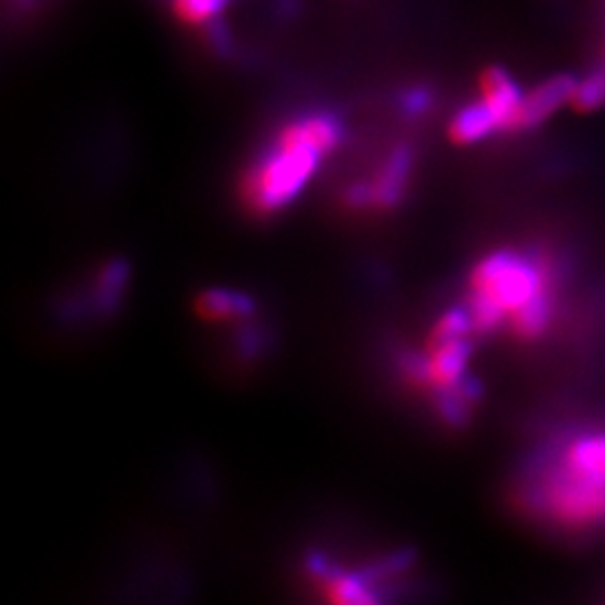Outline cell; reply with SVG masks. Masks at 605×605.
Here are the masks:
<instances>
[{"instance_id": "obj_1", "label": "cell", "mask_w": 605, "mask_h": 605, "mask_svg": "<svg viewBox=\"0 0 605 605\" xmlns=\"http://www.w3.org/2000/svg\"><path fill=\"white\" fill-rule=\"evenodd\" d=\"M341 142L343 124L330 110H308L287 119L270 146L242 173L238 185L242 207L261 218L287 209L310 187Z\"/></svg>"}, {"instance_id": "obj_2", "label": "cell", "mask_w": 605, "mask_h": 605, "mask_svg": "<svg viewBox=\"0 0 605 605\" xmlns=\"http://www.w3.org/2000/svg\"><path fill=\"white\" fill-rule=\"evenodd\" d=\"M540 294H548V270L538 261L512 252H496L471 274L466 310L473 330L492 332Z\"/></svg>"}, {"instance_id": "obj_3", "label": "cell", "mask_w": 605, "mask_h": 605, "mask_svg": "<svg viewBox=\"0 0 605 605\" xmlns=\"http://www.w3.org/2000/svg\"><path fill=\"white\" fill-rule=\"evenodd\" d=\"M413 175V151L397 144L377 166L373 177L352 182L343 191V207L350 211H391L402 202Z\"/></svg>"}, {"instance_id": "obj_4", "label": "cell", "mask_w": 605, "mask_h": 605, "mask_svg": "<svg viewBox=\"0 0 605 605\" xmlns=\"http://www.w3.org/2000/svg\"><path fill=\"white\" fill-rule=\"evenodd\" d=\"M542 501L554 518L565 525H592L605 516V484L563 469L548 482Z\"/></svg>"}, {"instance_id": "obj_5", "label": "cell", "mask_w": 605, "mask_h": 605, "mask_svg": "<svg viewBox=\"0 0 605 605\" xmlns=\"http://www.w3.org/2000/svg\"><path fill=\"white\" fill-rule=\"evenodd\" d=\"M308 574L312 583L326 594V598L334 603L366 605L382 598L375 590V581L369 574L343 570L326 557H312L308 561Z\"/></svg>"}, {"instance_id": "obj_6", "label": "cell", "mask_w": 605, "mask_h": 605, "mask_svg": "<svg viewBox=\"0 0 605 605\" xmlns=\"http://www.w3.org/2000/svg\"><path fill=\"white\" fill-rule=\"evenodd\" d=\"M576 84L579 79H574L572 75H554L550 79H544L542 84H538L534 90L525 92L512 119L509 131L534 129L542 124L548 117H552L561 106L572 103Z\"/></svg>"}, {"instance_id": "obj_7", "label": "cell", "mask_w": 605, "mask_h": 605, "mask_svg": "<svg viewBox=\"0 0 605 605\" xmlns=\"http://www.w3.org/2000/svg\"><path fill=\"white\" fill-rule=\"evenodd\" d=\"M477 90H480V97L484 103H487L496 117L501 119L503 129L509 131V124L512 119L525 97L522 88L518 86V81L501 66H492V68H484L480 79H477Z\"/></svg>"}, {"instance_id": "obj_8", "label": "cell", "mask_w": 605, "mask_h": 605, "mask_svg": "<svg viewBox=\"0 0 605 605\" xmlns=\"http://www.w3.org/2000/svg\"><path fill=\"white\" fill-rule=\"evenodd\" d=\"M198 317L213 323H231L250 319L256 310L252 296L229 287L205 289L196 300Z\"/></svg>"}, {"instance_id": "obj_9", "label": "cell", "mask_w": 605, "mask_h": 605, "mask_svg": "<svg viewBox=\"0 0 605 605\" xmlns=\"http://www.w3.org/2000/svg\"><path fill=\"white\" fill-rule=\"evenodd\" d=\"M503 129L496 112L482 99L462 106L449 121V138L455 144H477Z\"/></svg>"}, {"instance_id": "obj_10", "label": "cell", "mask_w": 605, "mask_h": 605, "mask_svg": "<svg viewBox=\"0 0 605 605\" xmlns=\"http://www.w3.org/2000/svg\"><path fill=\"white\" fill-rule=\"evenodd\" d=\"M565 469L605 484V433L585 436L572 442L565 451Z\"/></svg>"}, {"instance_id": "obj_11", "label": "cell", "mask_w": 605, "mask_h": 605, "mask_svg": "<svg viewBox=\"0 0 605 605\" xmlns=\"http://www.w3.org/2000/svg\"><path fill=\"white\" fill-rule=\"evenodd\" d=\"M227 6L229 0H170V14L187 28H209Z\"/></svg>"}, {"instance_id": "obj_12", "label": "cell", "mask_w": 605, "mask_h": 605, "mask_svg": "<svg viewBox=\"0 0 605 605\" xmlns=\"http://www.w3.org/2000/svg\"><path fill=\"white\" fill-rule=\"evenodd\" d=\"M509 328L516 337L522 339H531L538 337L544 328L550 323V300L548 294H540L534 300H529L527 306H522L520 310H516L509 317Z\"/></svg>"}, {"instance_id": "obj_13", "label": "cell", "mask_w": 605, "mask_h": 605, "mask_svg": "<svg viewBox=\"0 0 605 605\" xmlns=\"http://www.w3.org/2000/svg\"><path fill=\"white\" fill-rule=\"evenodd\" d=\"M572 106L581 112H592L605 106V61L590 75L579 79L572 97Z\"/></svg>"}, {"instance_id": "obj_14", "label": "cell", "mask_w": 605, "mask_h": 605, "mask_svg": "<svg viewBox=\"0 0 605 605\" xmlns=\"http://www.w3.org/2000/svg\"><path fill=\"white\" fill-rule=\"evenodd\" d=\"M431 103H433V95L429 88H424V86H415V88L406 90L399 99V106L408 117L424 114L431 108Z\"/></svg>"}]
</instances>
